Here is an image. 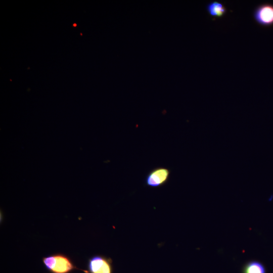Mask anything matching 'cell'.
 <instances>
[{
	"mask_svg": "<svg viewBox=\"0 0 273 273\" xmlns=\"http://www.w3.org/2000/svg\"><path fill=\"white\" fill-rule=\"evenodd\" d=\"M206 10L208 14L213 17H221L226 12L223 4L217 1L209 3L206 6Z\"/></svg>",
	"mask_w": 273,
	"mask_h": 273,
	"instance_id": "obj_5",
	"label": "cell"
},
{
	"mask_svg": "<svg viewBox=\"0 0 273 273\" xmlns=\"http://www.w3.org/2000/svg\"><path fill=\"white\" fill-rule=\"evenodd\" d=\"M76 24H74V26H76Z\"/></svg>",
	"mask_w": 273,
	"mask_h": 273,
	"instance_id": "obj_7",
	"label": "cell"
},
{
	"mask_svg": "<svg viewBox=\"0 0 273 273\" xmlns=\"http://www.w3.org/2000/svg\"><path fill=\"white\" fill-rule=\"evenodd\" d=\"M170 170L164 167L152 169L146 175L145 185L151 188H158L165 185L169 179Z\"/></svg>",
	"mask_w": 273,
	"mask_h": 273,
	"instance_id": "obj_3",
	"label": "cell"
},
{
	"mask_svg": "<svg viewBox=\"0 0 273 273\" xmlns=\"http://www.w3.org/2000/svg\"><path fill=\"white\" fill-rule=\"evenodd\" d=\"M85 273H113L112 260L101 255H95L87 261Z\"/></svg>",
	"mask_w": 273,
	"mask_h": 273,
	"instance_id": "obj_2",
	"label": "cell"
},
{
	"mask_svg": "<svg viewBox=\"0 0 273 273\" xmlns=\"http://www.w3.org/2000/svg\"><path fill=\"white\" fill-rule=\"evenodd\" d=\"M242 273H266V269L260 262L252 260L244 265Z\"/></svg>",
	"mask_w": 273,
	"mask_h": 273,
	"instance_id": "obj_6",
	"label": "cell"
},
{
	"mask_svg": "<svg viewBox=\"0 0 273 273\" xmlns=\"http://www.w3.org/2000/svg\"><path fill=\"white\" fill-rule=\"evenodd\" d=\"M253 15L254 20L260 25L264 27L273 25V5L261 4L255 9Z\"/></svg>",
	"mask_w": 273,
	"mask_h": 273,
	"instance_id": "obj_4",
	"label": "cell"
},
{
	"mask_svg": "<svg viewBox=\"0 0 273 273\" xmlns=\"http://www.w3.org/2000/svg\"><path fill=\"white\" fill-rule=\"evenodd\" d=\"M45 268L51 273H70L78 269L68 256L57 253L42 257Z\"/></svg>",
	"mask_w": 273,
	"mask_h": 273,
	"instance_id": "obj_1",
	"label": "cell"
}]
</instances>
